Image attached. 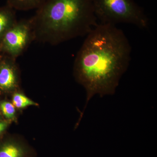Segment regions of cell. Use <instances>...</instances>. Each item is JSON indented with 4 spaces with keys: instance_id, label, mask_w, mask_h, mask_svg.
Returning <instances> with one entry per match:
<instances>
[{
    "instance_id": "obj_1",
    "label": "cell",
    "mask_w": 157,
    "mask_h": 157,
    "mask_svg": "<svg viewBox=\"0 0 157 157\" xmlns=\"http://www.w3.org/2000/svg\"><path fill=\"white\" fill-rule=\"evenodd\" d=\"M82 45L74 62V74L87 94L86 104L95 95L114 94L128 70L132 47L123 31L116 25L99 24Z\"/></svg>"
},
{
    "instance_id": "obj_2",
    "label": "cell",
    "mask_w": 157,
    "mask_h": 157,
    "mask_svg": "<svg viewBox=\"0 0 157 157\" xmlns=\"http://www.w3.org/2000/svg\"><path fill=\"white\" fill-rule=\"evenodd\" d=\"M30 19L34 41L52 45L87 36L99 24L92 0H47Z\"/></svg>"
},
{
    "instance_id": "obj_3",
    "label": "cell",
    "mask_w": 157,
    "mask_h": 157,
    "mask_svg": "<svg viewBox=\"0 0 157 157\" xmlns=\"http://www.w3.org/2000/svg\"><path fill=\"white\" fill-rule=\"evenodd\" d=\"M94 12L101 24L134 25L139 28L148 27V17L134 0H92Z\"/></svg>"
},
{
    "instance_id": "obj_4",
    "label": "cell",
    "mask_w": 157,
    "mask_h": 157,
    "mask_svg": "<svg viewBox=\"0 0 157 157\" xmlns=\"http://www.w3.org/2000/svg\"><path fill=\"white\" fill-rule=\"evenodd\" d=\"M34 41L30 19L17 21L7 30L0 42L2 50L16 59Z\"/></svg>"
},
{
    "instance_id": "obj_5",
    "label": "cell",
    "mask_w": 157,
    "mask_h": 157,
    "mask_svg": "<svg viewBox=\"0 0 157 157\" xmlns=\"http://www.w3.org/2000/svg\"><path fill=\"white\" fill-rule=\"evenodd\" d=\"M16 59L9 56L0 64V89L10 91L18 85V76Z\"/></svg>"
},
{
    "instance_id": "obj_6",
    "label": "cell",
    "mask_w": 157,
    "mask_h": 157,
    "mask_svg": "<svg viewBox=\"0 0 157 157\" xmlns=\"http://www.w3.org/2000/svg\"><path fill=\"white\" fill-rule=\"evenodd\" d=\"M30 151L23 144L9 140L0 144V157H31Z\"/></svg>"
},
{
    "instance_id": "obj_7",
    "label": "cell",
    "mask_w": 157,
    "mask_h": 157,
    "mask_svg": "<svg viewBox=\"0 0 157 157\" xmlns=\"http://www.w3.org/2000/svg\"><path fill=\"white\" fill-rule=\"evenodd\" d=\"M15 11L9 6L0 8V42L7 30L17 22Z\"/></svg>"
},
{
    "instance_id": "obj_8",
    "label": "cell",
    "mask_w": 157,
    "mask_h": 157,
    "mask_svg": "<svg viewBox=\"0 0 157 157\" xmlns=\"http://www.w3.org/2000/svg\"><path fill=\"white\" fill-rule=\"evenodd\" d=\"M47 0H7L8 6L15 10L27 11L38 9Z\"/></svg>"
},
{
    "instance_id": "obj_9",
    "label": "cell",
    "mask_w": 157,
    "mask_h": 157,
    "mask_svg": "<svg viewBox=\"0 0 157 157\" xmlns=\"http://www.w3.org/2000/svg\"><path fill=\"white\" fill-rule=\"evenodd\" d=\"M12 104L17 108H25L29 106L37 105L36 103L29 99L28 97L21 93H16L12 97Z\"/></svg>"
},
{
    "instance_id": "obj_10",
    "label": "cell",
    "mask_w": 157,
    "mask_h": 157,
    "mask_svg": "<svg viewBox=\"0 0 157 157\" xmlns=\"http://www.w3.org/2000/svg\"><path fill=\"white\" fill-rule=\"evenodd\" d=\"M1 110L3 115L7 118L11 119L14 117L15 115V107L13 104L9 102L5 101L1 104Z\"/></svg>"
},
{
    "instance_id": "obj_11",
    "label": "cell",
    "mask_w": 157,
    "mask_h": 157,
    "mask_svg": "<svg viewBox=\"0 0 157 157\" xmlns=\"http://www.w3.org/2000/svg\"><path fill=\"white\" fill-rule=\"evenodd\" d=\"M8 126V124L5 121H0V134L6 130Z\"/></svg>"
}]
</instances>
